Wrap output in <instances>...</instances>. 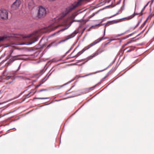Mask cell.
<instances>
[{
    "label": "cell",
    "instance_id": "5b68a950",
    "mask_svg": "<svg viewBox=\"0 0 154 154\" xmlns=\"http://www.w3.org/2000/svg\"><path fill=\"white\" fill-rule=\"evenodd\" d=\"M49 1H55V0H49Z\"/></svg>",
    "mask_w": 154,
    "mask_h": 154
},
{
    "label": "cell",
    "instance_id": "277c9868",
    "mask_svg": "<svg viewBox=\"0 0 154 154\" xmlns=\"http://www.w3.org/2000/svg\"><path fill=\"white\" fill-rule=\"evenodd\" d=\"M38 8L35 7L32 11V16L34 17L35 18L38 19Z\"/></svg>",
    "mask_w": 154,
    "mask_h": 154
},
{
    "label": "cell",
    "instance_id": "3957f363",
    "mask_svg": "<svg viewBox=\"0 0 154 154\" xmlns=\"http://www.w3.org/2000/svg\"><path fill=\"white\" fill-rule=\"evenodd\" d=\"M20 4H21V1L20 0H16L15 2H14L11 6V9L13 10H17L20 6Z\"/></svg>",
    "mask_w": 154,
    "mask_h": 154
},
{
    "label": "cell",
    "instance_id": "7a4b0ae2",
    "mask_svg": "<svg viewBox=\"0 0 154 154\" xmlns=\"http://www.w3.org/2000/svg\"><path fill=\"white\" fill-rule=\"evenodd\" d=\"M0 17L2 20H7L8 17V12L5 9H1L0 12Z\"/></svg>",
    "mask_w": 154,
    "mask_h": 154
},
{
    "label": "cell",
    "instance_id": "6da1fadb",
    "mask_svg": "<svg viewBox=\"0 0 154 154\" xmlns=\"http://www.w3.org/2000/svg\"><path fill=\"white\" fill-rule=\"evenodd\" d=\"M46 10L43 7H38V19H42L46 16Z\"/></svg>",
    "mask_w": 154,
    "mask_h": 154
}]
</instances>
